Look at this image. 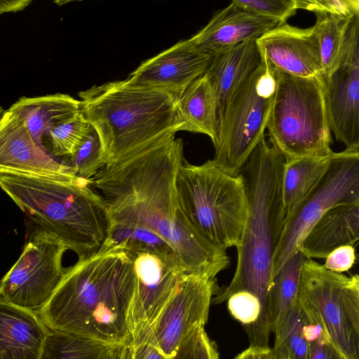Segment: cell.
<instances>
[{
	"mask_svg": "<svg viewBox=\"0 0 359 359\" xmlns=\"http://www.w3.org/2000/svg\"><path fill=\"white\" fill-rule=\"evenodd\" d=\"M285 159L263 138L243 168L248 212L243 234L236 247L237 265L228 286L219 290L212 303L220 304L236 292L256 296L262 306L258 320L245 329L250 345L269 346L271 329L267 314V297L274 255L285 218L282 196Z\"/></svg>",
	"mask_w": 359,
	"mask_h": 359,
	"instance_id": "3957f363",
	"label": "cell"
},
{
	"mask_svg": "<svg viewBox=\"0 0 359 359\" xmlns=\"http://www.w3.org/2000/svg\"><path fill=\"white\" fill-rule=\"evenodd\" d=\"M172 359H219L217 345L204 327L196 325L183 340Z\"/></svg>",
	"mask_w": 359,
	"mask_h": 359,
	"instance_id": "d6a6232c",
	"label": "cell"
},
{
	"mask_svg": "<svg viewBox=\"0 0 359 359\" xmlns=\"http://www.w3.org/2000/svg\"><path fill=\"white\" fill-rule=\"evenodd\" d=\"M309 322L297 302L273 327L275 344L272 351L286 359H308L309 341L306 327Z\"/></svg>",
	"mask_w": 359,
	"mask_h": 359,
	"instance_id": "4316f807",
	"label": "cell"
},
{
	"mask_svg": "<svg viewBox=\"0 0 359 359\" xmlns=\"http://www.w3.org/2000/svg\"><path fill=\"white\" fill-rule=\"evenodd\" d=\"M299 9L342 18L359 15V0H297Z\"/></svg>",
	"mask_w": 359,
	"mask_h": 359,
	"instance_id": "e575fe53",
	"label": "cell"
},
{
	"mask_svg": "<svg viewBox=\"0 0 359 359\" xmlns=\"http://www.w3.org/2000/svg\"><path fill=\"white\" fill-rule=\"evenodd\" d=\"M307 258L297 250L271 277L267 297V314L271 329L297 302L303 263Z\"/></svg>",
	"mask_w": 359,
	"mask_h": 359,
	"instance_id": "d4e9b609",
	"label": "cell"
},
{
	"mask_svg": "<svg viewBox=\"0 0 359 359\" xmlns=\"http://www.w3.org/2000/svg\"><path fill=\"white\" fill-rule=\"evenodd\" d=\"M66 246L45 232H31L15 264L0 281V298L39 314L60 284Z\"/></svg>",
	"mask_w": 359,
	"mask_h": 359,
	"instance_id": "8fae6325",
	"label": "cell"
},
{
	"mask_svg": "<svg viewBox=\"0 0 359 359\" xmlns=\"http://www.w3.org/2000/svg\"><path fill=\"white\" fill-rule=\"evenodd\" d=\"M130 253L136 276V290L130 316L132 343L159 314L184 272L154 254Z\"/></svg>",
	"mask_w": 359,
	"mask_h": 359,
	"instance_id": "9a60e30c",
	"label": "cell"
},
{
	"mask_svg": "<svg viewBox=\"0 0 359 359\" xmlns=\"http://www.w3.org/2000/svg\"><path fill=\"white\" fill-rule=\"evenodd\" d=\"M359 201V149L332 152L325 172L294 212L285 219L272 268L273 275L297 250L309 229L328 210Z\"/></svg>",
	"mask_w": 359,
	"mask_h": 359,
	"instance_id": "30bf717a",
	"label": "cell"
},
{
	"mask_svg": "<svg viewBox=\"0 0 359 359\" xmlns=\"http://www.w3.org/2000/svg\"><path fill=\"white\" fill-rule=\"evenodd\" d=\"M256 42L262 60L271 69L299 77L321 76L319 44L313 26L278 25Z\"/></svg>",
	"mask_w": 359,
	"mask_h": 359,
	"instance_id": "e0dca14e",
	"label": "cell"
},
{
	"mask_svg": "<svg viewBox=\"0 0 359 359\" xmlns=\"http://www.w3.org/2000/svg\"><path fill=\"white\" fill-rule=\"evenodd\" d=\"M175 135L121 161L106 164L90 180L104 200L108 224L147 229L175 250L185 273L215 278L228 268L226 250L201 237L178 203L176 178L184 161Z\"/></svg>",
	"mask_w": 359,
	"mask_h": 359,
	"instance_id": "6da1fadb",
	"label": "cell"
},
{
	"mask_svg": "<svg viewBox=\"0 0 359 359\" xmlns=\"http://www.w3.org/2000/svg\"><path fill=\"white\" fill-rule=\"evenodd\" d=\"M297 302L346 359H359V276L332 271L311 259L303 263Z\"/></svg>",
	"mask_w": 359,
	"mask_h": 359,
	"instance_id": "9c48e42d",
	"label": "cell"
},
{
	"mask_svg": "<svg viewBox=\"0 0 359 359\" xmlns=\"http://www.w3.org/2000/svg\"><path fill=\"white\" fill-rule=\"evenodd\" d=\"M269 348H259L249 346L248 348L239 353L234 359H264V355Z\"/></svg>",
	"mask_w": 359,
	"mask_h": 359,
	"instance_id": "ab89813d",
	"label": "cell"
},
{
	"mask_svg": "<svg viewBox=\"0 0 359 359\" xmlns=\"http://www.w3.org/2000/svg\"><path fill=\"white\" fill-rule=\"evenodd\" d=\"M67 163L74 168L78 177L87 181H90L105 165L100 140L93 127Z\"/></svg>",
	"mask_w": 359,
	"mask_h": 359,
	"instance_id": "4dcf8cb0",
	"label": "cell"
},
{
	"mask_svg": "<svg viewBox=\"0 0 359 359\" xmlns=\"http://www.w3.org/2000/svg\"><path fill=\"white\" fill-rule=\"evenodd\" d=\"M227 307L231 315L245 328L255 324L262 313V306L258 298L247 291L231 294L227 299Z\"/></svg>",
	"mask_w": 359,
	"mask_h": 359,
	"instance_id": "836d02e7",
	"label": "cell"
},
{
	"mask_svg": "<svg viewBox=\"0 0 359 359\" xmlns=\"http://www.w3.org/2000/svg\"><path fill=\"white\" fill-rule=\"evenodd\" d=\"M110 346L50 330L39 359H102Z\"/></svg>",
	"mask_w": 359,
	"mask_h": 359,
	"instance_id": "83f0119b",
	"label": "cell"
},
{
	"mask_svg": "<svg viewBox=\"0 0 359 359\" xmlns=\"http://www.w3.org/2000/svg\"><path fill=\"white\" fill-rule=\"evenodd\" d=\"M37 175L53 179L76 181L72 167L60 162L40 147L20 117L9 109L0 119V172Z\"/></svg>",
	"mask_w": 359,
	"mask_h": 359,
	"instance_id": "2e32d148",
	"label": "cell"
},
{
	"mask_svg": "<svg viewBox=\"0 0 359 359\" xmlns=\"http://www.w3.org/2000/svg\"><path fill=\"white\" fill-rule=\"evenodd\" d=\"M322 80L330 131L346 149H359V15L348 22L339 64Z\"/></svg>",
	"mask_w": 359,
	"mask_h": 359,
	"instance_id": "4fadbf2b",
	"label": "cell"
},
{
	"mask_svg": "<svg viewBox=\"0 0 359 359\" xmlns=\"http://www.w3.org/2000/svg\"><path fill=\"white\" fill-rule=\"evenodd\" d=\"M219 290L215 278L183 273L159 314L131 344L149 343L172 358L196 325L205 327L212 297Z\"/></svg>",
	"mask_w": 359,
	"mask_h": 359,
	"instance_id": "7c38bea8",
	"label": "cell"
},
{
	"mask_svg": "<svg viewBox=\"0 0 359 359\" xmlns=\"http://www.w3.org/2000/svg\"><path fill=\"white\" fill-rule=\"evenodd\" d=\"M102 245L117 247L130 252L152 253L184 272L172 248L158 234L143 227L108 224L107 236Z\"/></svg>",
	"mask_w": 359,
	"mask_h": 359,
	"instance_id": "484cf974",
	"label": "cell"
},
{
	"mask_svg": "<svg viewBox=\"0 0 359 359\" xmlns=\"http://www.w3.org/2000/svg\"><path fill=\"white\" fill-rule=\"evenodd\" d=\"M92 126L85 118L81 110L61 122L52 129L48 136L51 152L54 157H72L83 142Z\"/></svg>",
	"mask_w": 359,
	"mask_h": 359,
	"instance_id": "f546056e",
	"label": "cell"
},
{
	"mask_svg": "<svg viewBox=\"0 0 359 359\" xmlns=\"http://www.w3.org/2000/svg\"><path fill=\"white\" fill-rule=\"evenodd\" d=\"M130 341L111 345L102 359H131Z\"/></svg>",
	"mask_w": 359,
	"mask_h": 359,
	"instance_id": "f35d334b",
	"label": "cell"
},
{
	"mask_svg": "<svg viewBox=\"0 0 359 359\" xmlns=\"http://www.w3.org/2000/svg\"><path fill=\"white\" fill-rule=\"evenodd\" d=\"M232 2L257 15L274 20L278 25L286 23L299 9L297 0H233Z\"/></svg>",
	"mask_w": 359,
	"mask_h": 359,
	"instance_id": "1f68e13d",
	"label": "cell"
},
{
	"mask_svg": "<svg viewBox=\"0 0 359 359\" xmlns=\"http://www.w3.org/2000/svg\"><path fill=\"white\" fill-rule=\"evenodd\" d=\"M272 70L276 88L266 126L271 145L285 162L330 156L331 131L322 77Z\"/></svg>",
	"mask_w": 359,
	"mask_h": 359,
	"instance_id": "52a82bcc",
	"label": "cell"
},
{
	"mask_svg": "<svg viewBox=\"0 0 359 359\" xmlns=\"http://www.w3.org/2000/svg\"><path fill=\"white\" fill-rule=\"evenodd\" d=\"M275 88L273 70L262 60L219 114L212 161L225 172L240 175L254 148L265 137Z\"/></svg>",
	"mask_w": 359,
	"mask_h": 359,
	"instance_id": "ba28073f",
	"label": "cell"
},
{
	"mask_svg": "<svg viewBox=\"0 0 359 359\" xmlns=\"http://www.w3.org/2000/svg\"><path fill=\"white\" fill-rule=\"evenodd\" d=\"M181 130L202 133L215 142L217 132V101L205 72L194 80L177 97Z\"/></svg>",
	"mask_w": 359,
	"mask_h": 359,
	"instance_id": "603a6c76",
	"label": "cell"
},
{
	"mask_svg": "<svg viewBox=\"0 0 359 359\" xmlns=\"http://www.w3.org/2000/svg\"><path fill=\"white\" fill-rule=\"evenodd\" d=\"M4 111H5V110L4 109V108L0 106V119H1V116H3Z\"/></svg>",
	"mask_w": 359,
	"mask_h": 359,
	"instance_id": "b9f144b4",
	"label": "cell"
},
{
	"mask_svg": "<svg viewBox=\"0 0 359 359\" xmlns=\"http://www.w3.org/2000/svg\"><path fill=\"white\" fill-rule=\"evenodd\" d=\"M131 359H172L156 347L147 342L131 344Z\"/></svg>",
	"mask_w": 359,
	"mask_h": 359,
	"instance_id": "74e56055",
	"label": "cell"
},
{
	"mask_svg": "<svg viewBox=\"0 0 359 359\" xmlns=\"http://www.w3.org/2000/svg\"><path fill=\"white\" fill-rule=\"evenodd\" d=\"M306 335L309 341L308 359H346L325 332L310 321L306 327Z\"/></svg>",
	"mask_w": 359,
	"mask_h": 359,
	"instance_id": "d590c367",
	"label": "cell"
},
{
	"mask_svg": "<svg viewBox=\"0 0 359 359\" xmlns=\"http://www.w3.org/2000/svg\"><path fill=\"white\" fill-rule=\"evenodd\" d=\"M331 156L300 158L285 163L282 182L285 219L318 183L329 166Z\"/></svg>",
	"mask_w": 359,
	"mask_h": 359,
	"instance_id": "cb8c5ba5",
	"label": "cell"
},
{
	"mask_svg": "<svg viewBox=\"0 0 359 359\" xmlns=\"http://www.w3.org/2000/svg\"><path fill=\"white\" fill-rule=\"evenodd\" d=\"M214 55L201 50L190 39L180 40L142 62L126 80L133 86L162 90L179 97L206 72Z\"/></svg>",
	"mask_w": 359,
	"mask_h": 359,
	"instance_id": "5bb4252c",
	"label": "cell"
},
{
	"mask_svg": "<svg viewBox=\"0 0 359 359\" xmlns=\"http://www.w3.org/2000/svg\"><path fill=\"white\" fill-rule=\"evenodd\" d=\"M359 239V201L334 206L325 212L304 234L299 250L307 258H325Z\"/></svg>",
	"mask_w": 359,
	"mask_h": 359,
	"instance_id": "d6986e66",
	"label": "cell"
},
{
	"mask_svg": "<svg viewBox=\"0 0 359 359\" xmlns=\"http://www.w3.org/2000/svg\"><path fill=\"white\" fill-rule=\"evenodd\" d=\"M278 23L247 11L232 1L217 11L191 41L201 50L217 54L241 43L257 40Z\"/></svg>",
	"mask_w": 359,
	"mask_h": 359,
	"instance_id": "ac0fdd59",
	"label": "cell"
},
{
	"mask_svg": "<svg viewBox=\"0 0 359 359\" xmlns=\"http://www.w3.org/2000/svg\"><path fill=\"white\" fill-rule=\"evenodd\" d=\"M313 25L320 49L322 64L321 77L328 76L339 64L347 27L352 18L327 15H316Z\"/></svg>",
	"mask_w": 359,
	"mask_h": 359,
	"instance_id": "f1b7e54d",
	"label": "cell"
},
{
	"mask_svg": "<svg viewBox=\"0 0 359 359\" xmlns=\"http://www.w3.org/2000/svg\"><path fill=\"white\" fill-rule=\"evenodd\" d=\"M17 114L41 147L48 132L81 110V102L69 95L55 93L34 97H21L8 109Z\"/></svg>",
	"mask_w": 359,
	"mask_h": 359,
	"instance_id": "7402d4cb",
	"label": "cell"
},
{
	"mask_svg": "<svg viewBox=\"0 0 359 359\" xmlns=\"http://www.w3.org/2000/svg\"><path fill=\"white\" fill-rule=\"evenodd\" d=\"M0 187L25 213L30 233L55 236L79 259L95 254L104 243L107 210L90 180L1 172Z\"/></svg>",
	"mask_w": 359,
	"mask_h": 359,
	"instance_id": "5b68a950",
	"label": "cell"
},
{
	"mask_svg": "<svg viewBox=\"0 0 359 359\" xmlns=\"http://www.w3.org/2000/svg\"><path fill=\"white\" fill-rule=\"evenodd\" d=\"M178 203L192 228L211 244L237 247L244 229L248 201L244 179L231 175L212 160L184 161L176 178Z\"/></svg>",
	"mask_w": 359,
	"mask_h": 359,
	"instance_id": "8992f818",
	"label": "cell"
},
{
	"mask_svg": "<svg viewBox=\"0 0 359 359\" xmlns=\"http://www.w3.org/2000/svg\"><path fill=\"white\" fill-rule=\"evenodd\" d=\"M81 111L97 133L106 164L144 150L181 130L177 96L110 81L79 93Z\"/></svg>",
	"mask_w": 359,
	"mask_h": 359,
	"instance_id": "277c9868",
	"label": "cell"
},
{
	"mask_svg": "<svg viewBox=\"0 0 359 359\" xmlns=\"http://www.w3.org/2000/svg\"><path fill=\"white\" fill-rule=\"evenodd\" d=\"M135 290L131 253L102 245L95 254L66 268L39 315L52 330L108 345L130 341Z\"/></svg>",
	"mask_w": 359,
	"mask_h": 359,
	"instance_id": "7a4b0ae2",
	"label": "cell"
},
{
	"mask_svg": "<svg viewBox=\"0 0 359 359\" xmlns=\"http://www.w3.org/2000/svg\"><path fill=\"white\" fill-rule=\"evenodd\" d=\"M261 63L256 40L215 54L206 73L216 94L217 118L233 93Z\"/></svg>",
	"mask_w": 359,
	"mask_h": 359,
	"instance_id": "44dd1931",
	"label": "cell"
},
{
	"mask_svg": "<svg viewBox=\"0 0 359 359\" xmlns=\"http://www.w3.org/2000/svg\"><path fill=\"white\" fill-rule=\"evenodd\" d=\"M323 265L326 269L337 273L348 271L355 261V250L353 245L337 248L325 257Z\"/></svg>",
	"mask_w": 359,
	"mask_h": 359,
	"instance_id": "8d00e7d4",
	"label": "cell"
},
{
	"mask_svg": "<svg viewBox=\"0 0 359 359\" xmlns=\"http://www.w3.org/2000/svg\"><path fill=\"white\" fill-rule=\"evenodd\" d=\"M271 353H272V356H271V359H286L278 354H276L274 353L272 350H271Z\"/></svg>",
	"mask_w": 359,
	"mask_h": 359,
	"instance_id": "60d3db41",
	"label": "cell"
},
{
	"mask_svg": "<svg viewBox=\"0 0 359 359\" xmlns=\"http://www.w3.org/2000/svg\"><path fill=\"white\" fill-rule=\"evenodd\" d=\"M49 332L39 314L0 298V359H39Z\"/></svg>",
	"mask_w": 359,
	"mask_h": 359,
	"instance_id": "ffe728a7",
	"label": "cell"
}]
</instances>
